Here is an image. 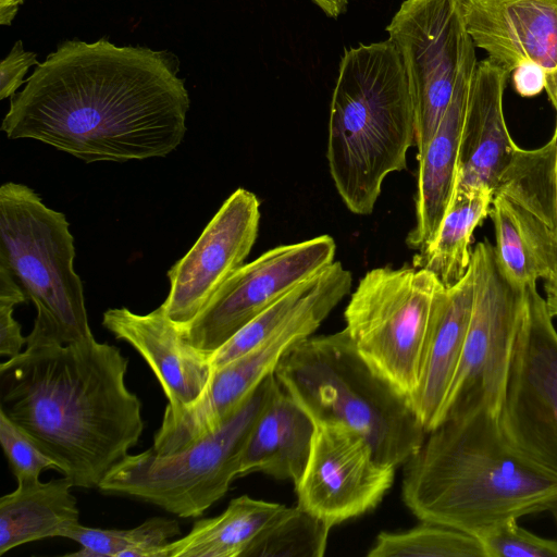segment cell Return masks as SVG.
Wrapping results in <instances>:
<instances>
[{
  "label": "cell",
  "instance_id": "cell-35",
  "mask_svg": "<svg viewBox=\"0 0 557 557\" xmlns=\"http://www.w3.org/2000/svg\"><path fill=\"white\" fill-rule=\"evenodd\" d=\"M548 99L556 112L555 132L557 133V74L545 76V88ZM545 304L552 318L557 317V272L555 276L544 283Z\"/></svg>",
  "mask_w": 557,
  "mask_h": 557
},
{
  "label": "cell",
  "instance_id": "cell-8",
  "mask_svg": "<svg viewBox=\"0 0 557 557\" xmlns=\"http://www.w3.org/2000/svg\"><path fill=\"white\" fill-rule=\"evenodd\" d=\"M443 288L424 269L375 268L359 281L345 309V331L360 357L408 400L421 381Z\"/></svg>",
  "mask_w": 557,
  "mask_h": 557
},
{
  "label": "cell",
  "instance_id": "cell-32",
  "mask_svg": "<svg viewBox=\"0 0 557 557\" xmlns=\"http://www.w3.org/2000/svg\"><path fill=\"white\" fill-rule=\"evenodd\" d=\"M27 301V297L13 276L0 264V355L9 358L22 352L27 344V337L21 332L20 323L13 318L16 305Z\"/></svg>",
  "mask_w": 557,
  "mask_h": 557
},
{
  "label": "cell",
  "instance_id": "cell-10",
  "mask_svg": "<svg viewBox=\"0 0 557 557\" xmlns=\"http://www.w3.org/2000/svg\"><path fill=\"white\" fill-rule=\"evenodd\" d=\"M490 216L497 261L525 288L557 272V133L536 149L517 148L493 189Z\"/></svg>",
  "mask_w": 557,
  "mask_h": 557
},
{
  "label": "cell",
  "instance_id": "cell-12",
  "mask_svg": "<svg viewBox=\"0 0 557 557\" xmlns=\"http://www.w3.org/2000/svg\"><path fill=\"white\" fill-rule=\"evenodd\" d=\"M525 299L498 422L512 446L557 474V331L536 285Z\"/></svg>",
  "mask_w": 557,
  "mask_h": 557
},
{
  "label": "cell",
  "instance_id": "cell-29",
  "mask_svg": "<svg viewBox=\"0 0 557 557\" xmlns=\"http://www.w3.org/2000/svg\"><path fill=\"white\" fill-rule=\"evenodd\" d=\"M312 277L297 284L213 351L210 356L212 369L242 357L264 341L299 306L310 289Z\"/></svg>",
  "mask_w": 557,
  "mask_h": 557
},
{
  "label": "cell",
  "instance_id": "cell-18",
  "mask_svg": "<svg viewBox=\"0 0 557 557\" xmlns=\"http://www.w3.org/2000/svg\"><path fill=\"white\" fill-rule=\"evenodd\" d=\"M102 325L146 360L169 400L164 411L178 412L201 396L213 371L211 354L189 344L161 306L146 314L108 309Z\"/></svg>",
  "mask_w": 557,
  "mask_h": 557
},
{
  "label": "cell",
  "instance_id": "cell-31",
  "mask_svg": "<svg viewBox=\"0 0 557 557\" xmlns=\"http://www.w3.org/2000/svg\"><path fill=\"white\" fill-rule=\"evenodd\" d=\"M486 557H557V540L539 536L508 520L479 537Z\"/></svg>",
  "mask_w": 557,
  "mask_h": 557
},
{
  "label": "cell",
  "instance_id": "cell-16",
  "mask_svg": "<svg viewBox=\"0 0 557 557\" xmlns=\"http://www.w3.org/2000/svg\"><path fill=\"white\" fill-rule=\"evenodd\" d=\"M351 285V273L338 261L314 274L302 301L277 329L249 352L213 369L199 398L200 411L218 422L231 417L283 358L314 333Z\"/></svg>",
  "mask_w": 557,
  "mask_h": 557
},
{
  "label": "cell",
  "instance_id": "cell-25",
  "mask_svg": "<svg viewBox=\"0 0 557 557\" xmlns=\"http://www.w3.org/2000/svg\"><path fill=\"white\" fill-rule=\"evenodd\" d=\"M493 190L454 191L434 240L412 258V267L433 273L444 287L457 284L471 263L473 232L490 215Z\"/></svg>",
  "mask_w": 557,
  "mask_h": 557
},
{
  "label": "cell",
  "instance_id": "cell-7",
  "mask_svg": "<svg viewBox=\"0 0 557 557\" xmlns=\"http://www.w3.org/2000/svg\"><path fill=\"white\" fill-rule=\"evenodd\" d=\"M275 381L274 373L269 375L221 428L181 451L161 455L151 447L128 454L98 488L153 504L181 518L202 515L238 478L244 447Z\"/></svg>",
  "mask_w": 557,
  "mask_h": 557
},
{
  "label": "cell",
  "instance_id": "cell-33",
  "mask_svg": "<svg viewBox=\"0 0 557 557\" xmlns=\"http://www.w3.org/2000/svg\"><path fill=\"white\" fill-rule=\"evenodd\" d=\"M34 64H39L36 53L25 51L21 41L15 42L0 64V99L15 94L24 82V75Z\"/></svg>",
  "mask_w": 557,
  "mask_h": 557
},
{
  "label": "cell",
  "instance_id": "cell-36",
  "mask_svg": "<svg viewBox=\"0 0 557 557\" xmlns=\"http://www.w3.org/2000/svg\"><path fill=\"white\" fill-rule=\"evenodd\" d=\"M325 14L337 17L346 11L348 0H312Z\"/></svg>",
  "mask_w": 557,
  "mask_h": 557
},
{
  "label": "cell",
  "instance_id": "cell-24",
  "mask_svg": "<svg viewBox=\"0 0 557 557\" xmlns=\"http://www.w3.org/2000/svg\"><path fill=\"white\" fill-rule=\"evenodd\" d=\"M285 509V505L248 495L233 498L221 515L196 521L185 536L162 546L158 557H249Z\"/></svg>",
  "mask_w": 557,
  "mask_h": 557
},
{
  "label": "cell",
  "instance_id": "cell-20",
  "mask_svg": "<svg viewBox=\"0 0 557 557\" xmlns=\"http://www.w3.org/2000/svg\"><path fill=\"white\" fill-rule=\"evenodd\" d=\"M474 48L471 45L468 49L451 100L434 136L418 157L416 222L406 237L410 249L422 250L434 240L454 195L465 115L478 63Z\"/></svg>",
  "mask_w": 557,
  "mask_h": 557
},
{
  "label": "cell",
  "instance_id": "cell-27",
  "mask_svg": "<svg viewBox=\"0 0 557 557\" xmlns=\"http://www.w3.org/2000/svg\"><path fill=\"white\" fill-rule=\"evenodd\" d=\"M369 557H486L481 541L463 531L422 522L403 532H381Z\"/></svg>",
  "mask_w": 557,
  "mask_h": 557
},
{
  "label": "cell",
  "instance_id": "cell-9",
  "mask_svg": "<svg viewBox=\"0 0 557 557\" xmlns=\"http://www.w3.org/2000/svg\"><path fill=\"white\" fill-rule=\"evenodd\" d=\"M471 267L473 309L441 423L475 410L499 416L525 312V288L508 280L490 240L473 248Z\"/></svg>",
  "mask_w": 557,
  "mask_h": 557
},
{
  "label": "cell",
  "instance_id": "cell-2",
  "mask_svg": "<svg viewBox=\"0 0 557 557\" xmlns=\"http://www.w3.org/2000/svg\"><path fill=\"white\" fill-rule=\"evenodd\" d=\"M128 358L95 337L27 343L0 366L2 410L74 487L99 486L139 441L141 403L125 384Z\"/></svg>",
  "mask_w": 557,
  "mask_h": 557
},
{
  "label": "cell",
  "instance_id": "cell-26",
  "mask_svg": "<svg viewBox=\"0 0 557 557\" xmlns=\"http://www.w3.org/2000/svg\"><path fill=\"white\" fill-rule=\"evenodd\" d=\"M180 533L176 520L153 517L128 530L89 528L77 522L66 528L62 537L82 546L78 552L66 556L158 557L160 548Z\"/></svg>",
  "mask_w": 557,
  "mask_h": 557
},
{
  "label": "cell",
  "instance_id": "cell-15",
  "mask_svg": "<svg viewBox=\"0 0 557 557\" xmlns=\"http://www.w3.org/2000/svg\"><path fill=\"white\" fill-rule=\"evenodd\" d=\"M259 222V199L237 188L189 251L169 270L170 292L161 307L176 326L189 324L244 264L256 243Z\"/></svg>",
  "mask_w": 557,
  "mask_h": 557
},
{
  "label": "cell",
  "instance_id": "cell-19",
  "mask_svg": "<svg viewBox=\"0 0 557 557\" xmlns=\"http://www.w3.org/2000/svg\"><path fill=\"white\" fill-rule=\"evenodd\" d=\"M509 74L484 59L476 63L462 127L454 191L494 189L518 146L503 110Z\"/></svg>",
  "mask_w": 557,
  "mask_h": 557
},
{
  "label": "cell",
  "instance_id": "cell-6",
  "mask_svg": "<svg viewBox=\"0 0 557 557\" xmlns=\"http://www.w3.org/2000/svg\"><path fill=\"white\" fill-rule=\"evenodd\" d=\"M74 257L65 215L48 208L30 187L4 183L0 187V264L36 306L27 343L70 344L92 337Z\"/></svg>",
  "mask_w": 557,
  "mask_h": 557
},
{
  "label": "cell",
  "instance_id": "cell-28",
  "mask_svg": "<svg viewBox=\"0 0 557 557\" xmlns=\"http://www.w3.org/2000/svg\"><path fill=\"white\" fill-rule=\"evenodd\" d=\"M331 529L299 506L286 507L262 533L249 557H322Z\"/></svg>",
  "mask_w": 557,
  "mask_h": 557
},
{
  "label": "cell",
  "instance_id": "cell-21",
  "mask_svg": "<svg viewBox=\"0 0 557 557\" xmlns=\"http://www.w3.org/2000/svg\"><path fill=\"white\" fill-rule=\"evenodd\" d=\"M473 301L474 273L470 263L467 274L438 295L421 381L408 400L426 432L441 423L461 359Z\"/></svg>",
  "mask_w": 557,
  "mask_h": 557
},
{
  "label": "cell",
  "instance_id": "cell-11",
  "mask_svg": "<svg viewBox=\"0 0 557 557\" xmlns=\"http://www.w3.org/2000/svg\"><path fill=\"white\" fill-rule=\"evenodd\" d=\"M386 30L408 76L420 157L451 100L461 64L473 45L462 0H405Z\"/></svg>",
  "mask_w": 557,
  "mask_h": 557
},
{
  "label": "cell",
  "instance_id": "cell-34",
  "mask_svg": "<svg viewBox=\"0 0 557 557\" xmlns=\"http://www.w3.org/2000/svg\"><path fill=\"white\" fill-rule=\"evenodd\" d=\"M515 90L522 97H534L545 88V72L536 63L524 62L511 72Z\"/></svg>",
  "mask_w": 557,
  "mask_h": 557
},
{
  "label": "cell",
  "instance_id": "cell-30",
  "mask_svg": "<svg viewBox=\"0 0 557 557\" xmlns=\"http://www.w3.org/2000/svg\"><path fill=\"white\" fill-rule=\"evenodd\" d=\"M0 443L17 482L39 480L40 473L46 469L58 470L55 461L2 410H0Z\"/></svg>",
  "mask_w": 557,
  "mask_h": 557
},
{
  "label": "cell",
  "instance_id": "cell-13",
  "mask_svg": "<svg viewBox=\"0 0 557 557\" xmlns=\"http://www.w3.org/2000/svg\"><path fill=\"white\" fill-rule=\"evenodd\" d=\"M335 253L330 235L274 247L239 267L203 310L178 329L194 347L212 354L297 284L332 264Z\"/></svg>",
  "mask_w": 557,
  "mask_h": 557
},
{
  "label": "cell",
  "instance_id": "cell-17",
  "mask_svg": "<svg viewBox=\"0 0 557 557\" xmlns=\"http://www.w3.org/2000/svg\"><path fill=\"white\" fill-rule=\"evenodd\" d=\"M474 47L508 74L524 62L557 74V0H462Z\"/></svg>",
  "mask_w": 557,
  "mask_h": 557
},
{
  "label": "cell",
  "instance_id": "cell-22",
  "mask_svg": "<svg viewBox=\"0 0 557 557\" xmlns=\"http://www.w3.org/2000/svg\"><path fill=\"white\" fill-rule=\"evenodd\" d=\"M313 432L312 419L276 380L244 447L238 478L262 472L297 484L309 458Z\"/></svg>",
  "mask_w": 557,
  "mask_h": 557
},
{
  "label": "cell",
  "instance_id": "cell-3",
  "mask_svg": "<svg viewBox=\"0 0 557 557\" xmlns=\"http://www.w3.org/2000/svg\"><path fill=\"white\" fill-rule=\"evenodd\" d=\"M405 505L422 522L475 537L523 516L547 512L557 523V474L505 437L498 416L475 410L428 432L404 463Z\"/></svg>",
  "mask_w": 557,
  "mask_h": 557
},
{
  "label": "cell",
  "instance_id": "cell-1",
  "mask_svg": "<svg viewBox=\"0 0 557 557\" xmlns=\"http://www.w3.org/2000/svg\"><path fill=\"white\" fill-rule=\"evenodd\" d=\"M190 100L165 53L61 44L11 99L9 139L30 138L87 163L165 157L182 143Z\"/></svg>",
  "mask_w": 557,
  "mask_h": 557
},
{
  "label": "cell",
  "instance_id": "cell-23",
  "mask_svg": "<svg viewBox=\"0 0 557 557\" xmlns=\"http://www.w3.org/2000/svg\"><path fill=\"white\" fill-rule=\"evenodd\" d=\"M73 483L66 476L48 482L21 481L0 498V555L47 537H62L78 522Z\"/></svg>",
  "mask_w": 557,
  "mask_h": 557
},
{
  "label": "cell",
  "instance_id": "cell-37",
  "mask_svg": "<svg viewBox=\"0 0 557 557\" xmlns=\"http://www.w3.org/2000/svg\"><path fill=\"white\" fill-rule=\"evenodd\" d=\"M24 0H0V23L10 25L17 13L18 5Z\"/></svg>",
  "mask_w": 557,
  "mask_h": 557
},
{
  "label": "cell",
  "instance_id": "cell-14",
  "mask_svg": "<svg viewBox=\"0 0 557 557\" xmlns=\"http://www.w3.org/2000/svg\"><path fill=\"white\" fill-rule=\"evenodd\" d=\"M395 467L381 462L369 441L342 422H314L297 506L333 528L374 509L391 488Z\"/></svg>",
  "mask_w": 557,
  "mask_h": 557
},
{
  "label": "cell",
  "instance_id": "cell-5",
  "mask_svg": "<svg viewBox=\"0 0 557 557\" xmlns=\"http://www.w3.org/2000/svg\"><path fill=\"white\" fill-rule=\"evenodd\" d=\"M274 375L313 422L354 428L383 463L404 465L428 435L408 399L366 363L345 329L299 343Z\"/></svg>",
  "mask_w": 557,
  "mask_h": 557
},
{
  "label": "cell",
  "instance_id": "cell-4",
  "mask_svg": "<svg viewBox=\"0 0 557 557\" xmlns=\"http://www.w3.org/2000/svg\"><path fill=\"white\" fill-rule=\"evenodd\" d=\"M416 113L401 55L391 39L345 50L333 90L326 159L355 214L372 213L385 177L407 166Z\"/></svg>",
  "mask_w": 557,
  "mask_h": 557
}]
</instances>
